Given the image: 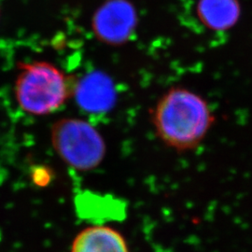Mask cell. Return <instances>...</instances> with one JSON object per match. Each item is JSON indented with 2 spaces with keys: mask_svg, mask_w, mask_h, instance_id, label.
Wrapping results in <instances>:
<instances>
[{
  "mask_svg": "<svg viewBox=\"0 0 252 252\" xmlns=\"http://www.w3.org/2000/svg\"><path fill=\"white\" fill-rule=\"evenodd\" d=\"M156 134L177 152H190L206 139L215 116L208 102L197 93L173 87L158 101L153 115Z\"/></svg>",
  "mask_w": 252,
  "mask_h": 252,
  "instance_id": "6da1fadb",
  "label": "cell"
},
{
  "mask_svg": "<svg viewBox=\"0 0 252 252\" xmlns=\"http://www.w3.org/2000/svg\"><path fill=\"white\" fill-rule=\"evenodd\" d=\"M15 82L19 106L34 115H46L60 108L69 95L61 70L46 62L21 63Z\"/></svg>",
  "mask_w": 252,
  "mask_h": 252,
  "instance_id": "7a4b0ae2",
  "label": "cell"
},
{
  "mask_svg": "<svg viewBox=\"0 0 252 252\" xmlns=\"http://www.w3.org/2000/svg\"><path fill=\"white\" fill-rule=\"evenodd\" d=\"M52 143L63 162L79 171L94 169L106 155V144L99 132L80 119L57 121L52 128Z\"/></svg>",
  "mask_w": 252,
  "mask_h": 252,
  "instance_id": "3957f363",
  "label": "cell"
},
{
  "mask_svg": "<svg viewBox=\"0 0 252 252\" xmlns=\"http://www.w3.org/2000/svg\"><path fill=\"white\" fill-rule=\"evenodd\" d=\"M136 23V11L129 1L108 0L94 13L93 30L100 41L119 45L132 36Z\"/></svg>",
  "mask_w": 252,
  "mask_h": 252,
  "instance_id": "277c9868",
  "label": "cell"
},
{
  "mask_svg": "<svg viewBox=\"0 0 252 252\" xmlns=\"http://www.w3.org/2000/svg\"><path fill=\"white\" fill-rule=\"evenodd\" d=\"M75 96L81 108L98 113L108 111L113 107L116 92L113 82L106 74L92 72L78 83Z\"/></svg>",
  "mask_w": 252,
  "mask_h": 252,
  "instance_id": "5b68a950",
  "label": "cell"
},
{
  "mask_svg": "<svg viewBox=\"0 0 252 252\" xmlns=\"http://www.w3.org/2000/svg\"><path fill=\"white\" fill-rule=\"evenodd\" d=\"M75 207L81 219L100 225L109 220H123L126 215L125 201L112 195L81 192L75 197Z\"/></svg>",
  "mask_w": 252,
  "mask_h": 252,
  "instance_id": "8992f818",
  "label": "cell"
},
{
  "mask_svg": "<svg viewBox=\"0 0 252 252\" xmlns=\"http://www.w3.org/2000/svg\"><path fill=\"white\" fill-rule=\"evenodd\" d=\"M70 252H130L124 235L109 226L92 225L75 237Z\"/></svg>",
  "mask_w": 252,
  "mask_h": 252,
  "instance_id": "52a82bcc",
  "label": "cell"
},
{
  "mask_svg": "<svg viewBox=\"0 0 252 252\" xmlns=\"http://www.w3.org/2000/svg\"><path fill=\"white\" fill-rule=\"evenodd\" d=\"M196 14L207 29L223 32L236 26L242 14L239 0H198Z\"/></svg>",
  "mask_w": 252,
  "mask_h": 252,
  "instance_id": "ba28073f",
  "label": "cell"
}]
</instances>
